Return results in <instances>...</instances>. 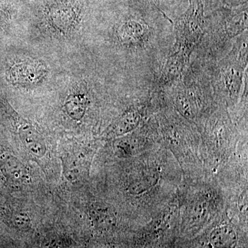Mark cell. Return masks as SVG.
Returning <instances> with one entry per match:
<instances>
[{
  "mask_svg": "<svg viewBox=\"0 0 248 248\" xmlns=\"http://www.w3.org/2000/svg\"><path fill=\"white\" fill-rule=\"evenodd\" d=\"M14 225L18 229L22 231L30 229L31 221L30 217L26 213H17L14 217Z\"/></svg>",
  "mask_w": 248,
  "mask_h": 248,
  "instance_id": "7c38bea8",
  "label": "cell"
},
{
  "mask_svg": "<svg viewBox=\"0 0 248 248\" xmlns=\"http://www.w3.org/2000/svg\"><path fill=\"white\" fill-rule=\"evenodd\" d=\"M205 17L203 0H189L185 12L172 22L175 43L194 52L203 37Z\"/></svg>",
  "mask_w": 248,
  "mask_h": 248,
  "instance_id": "3957f363",
  "label": "cell"
},
{
  "mask_svg": "<svg viewBox=\"0 0 248 248\" xmlns=\"http://www.w3.org/2000/svg\"><path fill=\"white\" fill-rule=\"evenodd\" d=\"M46 69L40 63H22L15 66L10 72L11 79L20 84H33L45 76Z\"/></svg>",
  "mask_w": 248,
  "mask_h": 248,
  "instance_id": "5b68a950",
  "label": "cell"
},
{
  "mask_svg": "<svg viewBox=\"0 0 248 248\" xmlns=\"http://www.w3.org/2000/svg\"><path fill=\"white\" fill-rule=\"evenodd\" d=\"M90 216L97 228L102 230L112 228L116 224V217L109 207L94 203L90 209Z\"/></svg>",
  "mask_w": 248,
  "mask_h": 248,
  "instance_id": "ba28073f",
  "label": "cell"
},
{
  "mask_svg": "<svg viewBox=\"0 0 248 248\" xmlns=\"http://www.w3.org/2000/svg\"><path fill=\"white\" fill-rule=\"evenodd\" d=\"M116 37L121 45L140 53V56L151 53L157 42L156 27L141 13L121 23L116 31Z\"/></svg>",
  "mask_w": 248,
  "mask_h": 248,
  "instance_id": "7a4b0ae2",
  "label": "cell"
},
{
  "mask_svg": "<svg viewBox=\"0 0 248 248\" xmlns=\"http://www.w3.org/2000/svg\"><path fill=\"white\" fill-rule=\"evenodd\" d=\"M87 107V99L84 94H71L67 98L65 107L67 113L75 120L84 117Z\"/></svg>",
  "mask_w": 248,
  "mask_h": 248,
  "instance_id": "30bf717a",
  "label": "cell"
},
{
  "mask_svg": "<svg viewBox=\"0 0 248 248\" xmlns=\"http://www.w3.org/2000/svg\"><path fill=\"white\" fill-rule=\"evenodd\" d=\"M210 241L215 248H231L236 244V233L231 227H221L211 233Z\"/></svg>",
  "mask_w": 248,
  "mask_h": 248,
  "instance_id": "9c48e42d",
  "label": "cell"
},
{
  "mask_svg": "<svg viewBox=\"0 0 248 248\" xmlns=\"http://www.w3.org/2000/svg\"><path fill=\"white\" fill-rule=\"evenodd\" d=\"M248 2L236 6L221 9L205 17L203 37L194 51L197 59L203 62L213 63L231 50L230 43L248 31Z\"/></svg>",
  "mask_w": 248,
  "mask_h": 248,
  "instance_id": "6da1fadb",
  "label": "cell"
},
{
  "mask_svg": "<svg viewBox=\"0 0 248 248\" xmlns=\"http://www.w3.org/2000/svg\"><path fill=\"white\" fill-rule=\"evenodd\" d=\"M222 2L227 7H236L246 4L248 2V0H222Z\"/></svg>",
  "mask_w": 248,
  "mask_h": 248,
  "instance_id": "5bb4252c",
  "label": "cell"
},
{
  "mask_svg": "<svg viewBox=\"0 0 248 248\" xmlns=\"http://www.w3.org/2000/svg\"><path fill=\"white\" fill-rule=\"evenodd\" d=\"M19 138L24 146L29 153L37 157L44 156L46 151L45 140L37 130L31 125L19 129Z\"/></svg>",
  "mask_w": 248,
  "mask_h": 248,
  "instance_id": "52a82bcc",
  "label": "cell"
},
{
  "mask_svg": "<svg viewBox=\"0 0 248 248\" xmlns=\"http://www.w3.org/2000/svg\"><path fill=\"white\" fill-rule=\"evenodd\" d=\"M140 3V6H152L155 9L158 10L161 14H162V10H161V0H135Z\"/></svg>",
  "mask_w": 248,
  "mask_h": 248,
  "instance_id": "4fadbf2b",
  "label": "cell"
},
{
  "mask_svg": "<svg viewBox=\"0 0 248 248\" xmlns=\"http://www.w3.org/2000/svg\"><path fill=\"white\" fill-rule=\"evenodd\" d=\"M142 108H131L124 112L110 125L108 128V135L120 136L130 133L136 128L142 120Z\"/></svg>",
  "mask_w": 248,
  "mask_h": 248,
  "instance_id": "8992f818",
  "label": "cell"
},
{
  "mask_svg": "<svg viewBox=\"0 0 248 248\" xmlns=\"http://www.w3.org/2000/svg\"><path fill=\"white\" fill-rule=\"evenodd\" d=\"M158 176L156 172H146L142 173L140 177L135 179L129 187V190L133 194H140L149 190L156 184Z\"/></svg>",
  "mask_w": 248,
  "mask_h": 248,
  "instance_id": "8fae6325",
  "label": "cell"
},
{
  "mask_svg": "<svg viewBox=\"0 0 248 248\" xmlns=\"http://www.w3.org/2000/svg\"><path fill=\"white\" fill-rule=\"evenodd\" d=\"M193 51L174 42L156 80L159 87H170L179 81L190 63Z\"/></svg>",
  "mask_w": 248,
  "mask_h": 248,
  "instance_id": "277c9868",
  "label": "cell"
}]
</instances>
